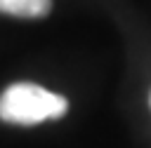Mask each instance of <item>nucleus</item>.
I'll return each mask as SVG.
<instances>
[{
  "instance_id": "obj_1",
  "label": "nucleus",
  "mask_w": 151,
  "mask_h": 148,
  "mask_svg": "<svg viewBox=\"0 0 151 148\" xmlns=\"http://www.w3.org/2000/svg\"><path fill=\"white\" fill-rule=\"evenodd\" d=\"M66 108L68 103L64 96L33 82L9 85L0 94V120L12 125H38L42 120L61 117Z\"/></svg>"
},
{
  "instance_id": "obj_2",
  "label": "nucleus",
  "mask_w": 151,
  "mask_h": 148,
  "mask_svg": "<svg viewBox=\"0 0 151 148\" xmlns=\"http://www.w3.org/2000/svg\"><path fill=\"white\" fill-rule=\"evenodd\" d=\"M52 9V0H0V12L19 19H40Z\"/></svg>"
}]
</instances>
